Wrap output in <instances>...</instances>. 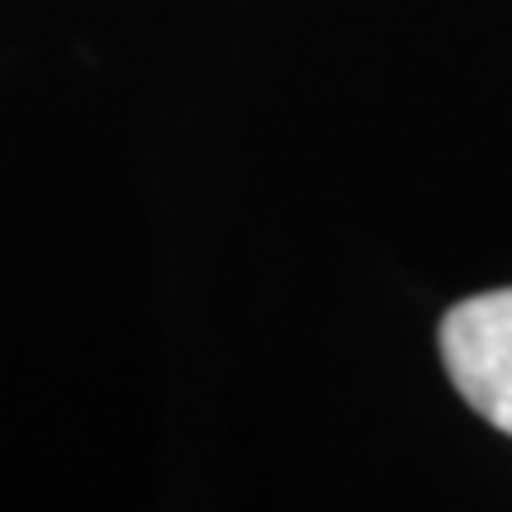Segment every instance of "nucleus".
Here are the masks:
<instances>
[{
	"label": "nucleus",
	"mask_w": 512,
	"mask_h": 512,
	"mask_svg": "<svg viewBox=\"0 0 512 512\" xmlns=\"http://www.w3.org/2000/svg\"><path fill=\"white\" fill-rule=\"evenodd\" d=\"M441 361L465 403L512 437V290L475 294L446 313Z\"/></svg>",
	"instance_id": "f257e3e1"
}]
</instances>
